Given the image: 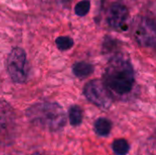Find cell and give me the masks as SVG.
<instances>
[{
    "label": "cell",
    "mask_w": 156,
    "mask_h": 155,
    "mask_svg": "<svg viewBox=\"0 0 156 155\" xmlns=\"http://www.w3.org/2000/svg\"><path fill=\"white\" fill-rule=\"evenodd\" d=\"M56 45L61 51L69 50L74 45V41L69 37H59L56 39Z\"/></svg>",
    "instance_id": "obj_12"
},
{
    "label": "cell",
    "mask_w": 156,
    "mask_h": 155,
    "mask_svg": "<svg viewBox=\"0 0 156 155\" xmlns=\"http://www.w3.org/2000/svg\"><path fill=\"white\" fill-rule=\"evenodd\" d=\"M90 8V2L89 0H82L75 5L74 11L77 16H84L89 13Z\"/></svg>",
    "instance_id": "obj_13"
},
{
    "label": "cell",
    "mask_w": 156,
    "mask_h": 155,
    "mask_svg": "<svg viewBox=\"0 0 156 155\" xmlns=\"http://www.w3.org/2000/svg\"><path fill=\"white\" fill-rule=\"evenodd\" d=\"M69 123L72 126H79L81 124L83 120V111L78 105H73L69 110Z\"/></svg>",
    "instance_id": "obj_10"
},
{
    "label": "cell",
    "mask_w": 156,
    "mask_h": 155,
    "mask_svg": "<svg viewBox=\"0 0 156 155\" xmlns=\"http://www.w3.org/2000/svg\"><path fill=\"white\" fill-rule=\"evenodd\" d=\"M103 78L108 88L122 96L133 90L135 81L133 65L128 59L119 55L109 61Z\"/></svg>",
    "instance_id": "obj_1"
},
{
    "label": "cell",
    "mask_w": 156,
    "mask_h": 155,
    "mask_svg": "<svg viewBox=\"0 0 156 155\" xmlns=\"http://www.w3.org/2000/svg\"><path fill=\"white\" fill-rule=\"evenodd\" d=\"M31 155H43V154H41L40 153H34L33 154H31Z\"/></svg>",
    "instance_id": "obj_14"
},
{
    "label": "cell",
    "mask_w": 156,
    "mask_h": 155,
    "mask_svg": "<svg viewBox=\"0 0 156 155\" xmlns=\"http://www.w3.org/2000/svg\"><path fill=\"white\" fill-rule=\"evenodd\" d=\"M104 15L107 25L115 29H123L129 18V9L121 1H112L104 7Z\"/></svg>",
    "instance_id": "obj_6"
},
{
    "label": "cell",
    "mask_w": 156,
    "mask_h": 155,
    "mask_svg": "<svg viewBox=\"0 0 156 155\" xmlns=\"http://www.w3.org/2000/svg\"><path fill=\"white\" fill-rule=\"evenodd\" d=\"M72 71L74 75L80 79H85L90 76L94 71V67L90 63L80 61L77 62L72 67Z\"/></svg>",
    "instance_id": "obj_8"
},
{
    "label": "cell",
    "mask_w": 156,
    "mask_h": 155,
    "mask_svg": "<svg viewBox=\"0 0 156 155\" xmlns=\"http://www.w3.org/2000/svg\"><path fill=\"white\" fill-rule=\"evenodd\" d=\"M16 120L13 110L6 103H0V144H11L16 136Z\"/></svg>",
    "instance_id": "obj_7"
},
{
    "label": "cell",
    "mask_w": 156,
    "mask_h": 155,
    "mask_svg": "<svg viewBox=\"0 0 156 155\" xmlns=\"http://www.w3.org/2000/svg\"><path fill=\"white\" fill-rule=\"evenodd\" d=\"M27 117L35 126L50 132L62 130L67 121L62 107L56 102L34 104L27 111Z\"/></svg>",
    "instance_id": "obj_2"
},
{
    "label": "cell",
    "mask_w": 156,
    "mask_h": 155,
    "mask_svg": "<svg viewBox=\"0 0 156 155\" xmlns=\"http://www.w3.org/2000/svg\"><path fill=\"white\" fill-rule=\"evenodd\" d=\"M133 35L141 46L156 48V19L151 16H139L133 25Z\"/></svg>",
    "instance_id": "obj_4"
},
{
    "label": "cell",
    "mask_w": 156,
    "mask_h": 155,
    "mask_svg": "<svg viewBox=\"0 0 156 155\" xmlns=\"http://www.w3.org/2000/svg\"><path fill=\"white\" fill-rule=\"evenodd\" d=\"M112 123L106 118H99L94 123V131L97 135L101 137H106L111 133Z\"/></svg>",
    "instance_id": "obj_9"
},
{
    "label": "cell",
    "mask_w": 156,
    "mask_h": 155,
    "mask_svg": "<svg viewBox=\"0 0 156 155\" xmlns=\"http://www.w3.org/2000/svg\"><path fill=\"white\" fill-rule=\"evenodd\" d=\"M83 93L90 102L104 110L109 109L113 101L111 90L104 81L99 79L88 82L83 89Z\"/></svg>",
    "instance_id": "obj_3"
},
{
    "label": "cell",
    "mask_w": 156,
    "mask_h": 155,
    "mask_svg": "<svg viewBox=\"0 0 156 155\" xmlns=\"http://www.w3.org/2000/svg\"><path fill=\"white\" fill-rule=\"evenodd\" d=\"M112 149L116 155H127L130 151V144L125 139H117L112 143Z\"/></svg>",
    "instance_id": "obj_11"
},
{
    "label": "cell",
    "mask_w": 156,
    "mask_h": 155,
    "mask_svg": "<svg viewBox=\"0 0 156 155\" xmlns=\"http://www.w3.org/2000/svg\"><path fill=\"white\" fill-rule=\"evenodd\" d=\"M27 55L20 48L12 49L6 59V69L14 82L23 83L27 78Z\"/></svg>",
    "instance_id": "obj_5"
}]
</instances>
